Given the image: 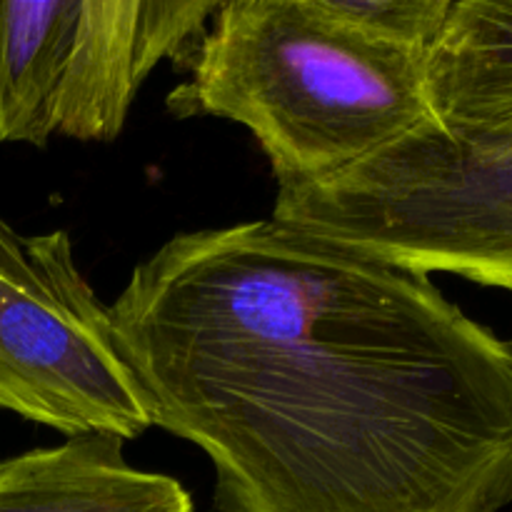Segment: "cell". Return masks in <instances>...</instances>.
Returning <instances> with one entry per match:
<instances>
[{"mask_svg": "<svg viewBox=\"0 0 512 512\" xmlns=\"http://www.w3.org/2000/svg\"><path fill=\"white\" fill-rule=\"evenodd\" d=\"M110 313L218 512L512 505V345L428 275L248 220L170 238Z\"/></svg>", "mask_w": 512, "mask_h": 512, "instance_id": "cell-1", "label": "cell"}, {"mask_svg": "<svg viewBox=\"0 0 512 512\" xmlns=\"http://www.w3.org/2000/svg\"><path fill=\"white\" fill-rule=\"evenodd\" d=\"M428 50L378 38L303 0H230L170 90L175 118L245 125L278 183L338 175L433 120Z\"/></svg>", "mask_w": 512, "mask_h": 512, "instance_id": "cell-2", "label": "cell"}, {"mask_svg": "<svg viewBox=\"0 0 512 512\" xmlns=\"http://www.w3.org/2000/svg\"><path fill=\"white\" fill-rule=\"evenodd\" d=\"M273 218L398 268L512 290V143L433 118L343 173L278 183Z\"/></svg>", "mask_w": 512, "mask_h": 512, "instance_id": "cell-3", "label": "cell"}, {"mask_svg": "<svg viewBox=\"0 0 512 512\" xmlns=\"http://www.w3.org/2000/svg\"><path fill=\"white\" fill-rule=\"evenodd\" d=\"M0 410L65 438L135 440L155 428L115 338L110 305L65 230L23 235L0 218Z\"/></svg>", "mask_w": 512, "mask_h": 512, "instance_id": "cell-4", "label": "cell"}, {"mask_svg": "<svg viewBox=\"0 0 512 512\" xmlns=\"http://www.w3.org/2000/svg\"><path fill=\"white\" fill-rule=\"evenodd\" d=\"M230 0H85L55 135L113 140L163 60L185 63Z\"/></svg>", "mask_w": 512, "mask_h": 512, "instance_id": "cell-5", "label": "cell"}, {"mask_svg": "<svg viewBox=\"0 0 512 512\" xmlns=\"http://www.w3.org/2000/svg\"><path fill=\"white\" fill-rule=\"evenodd\" d=\"M115 435H75L0 460V512H193L175 478L138 470Z\"/></svg>", "mask_w": 512, "mask_h": 512, "instance_id": "cell-6", "label": "cell"}, {"mask_svg": "<svg viewBox=\"0 0 512 512\" xmlns=\"http://www.w3.org/2000/svg\"><path fill=\"white\" fill-rule=\"evenodd\" d=\"M425 73L445 128L512 143V0H458L425 53Z\"/></svg>", "mask_w": 512, "mask_h": 512, "instance_id": "cell-7", "label": "cell"}, {"mask_svg": "<svg viewBox=\"0 0 512 512\" xmlns=\"http://www.w3.org/2000/svg\"><path fill=\"white\" fill-rule=\"evenodd\" d=\"M85 0H0V143L45 145Z\"/></svg>", "mask_w": 512, "mask_h": 512, "instance_id": "cell-8", "label": "cell"}, {"mask_svg": "<svg viewBox=\"0 0 512 512\" xmlns=\"http://www.w3.org/2000/svg\"><path fill=\"white\" fill-rule=\"evenodd\" d=\"M378 38L428 50L458 0H303Z\"/></svg>", "mask_w": 512, "mask_h": 512, "instance_id": "cell-9", "label": "cell"}, {"mask_svg": "<svg viewBox=\"0 0 512 512\" xmlns=\"http://www.w3.org/2000/svg\"><path fill=\"white\" fill-rule=\"evenodd\" d=\"M510 293H512V290H510Z\"/></svg>", "mask_w": 512, "mask_h": 512, "instance_id": "cell-10", "label": "cell"}]
</instances>
